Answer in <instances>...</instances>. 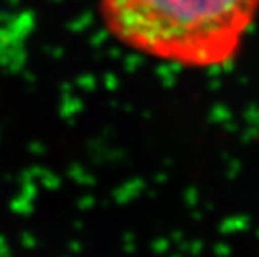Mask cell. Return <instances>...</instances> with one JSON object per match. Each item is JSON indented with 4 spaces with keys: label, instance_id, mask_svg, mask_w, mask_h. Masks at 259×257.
Segmentation results:
<instances>
[{
    "label": "cell",
    "instance_id": "cell-1",
    "mask_svg": "<svg viewBox=\"0 0 259 257\" xmlns=\"http://www.w3.org/2000/svg\"><path fill=\"white\" fill-rule=\"evenodd\" d=\"M120 45L187 69L229 64L259 17V0H99Z\"/></svg>",
    "mask_w": 259,
    "mask_h": 257
}]
</instances>
